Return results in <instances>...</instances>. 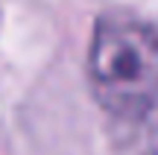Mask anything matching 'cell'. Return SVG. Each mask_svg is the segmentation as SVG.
<instances>
[{
  "label": "cell",
  "mask_w": 158,
  "mask_h": 155,
  "mask_svg": "<svg viewBox=\"0 0 158 155\" xmlns=\"http://www.w3.org/2000/svg\"><path fill=\"white\" fill-rule=\"evenodd\" d=\"M88 79L108 114L135 120L152 111L158 103V32L123 15L100 21L91 38Z\"/></svg>",
  "instance_id": "6da1fadb"
}]
</instances>
